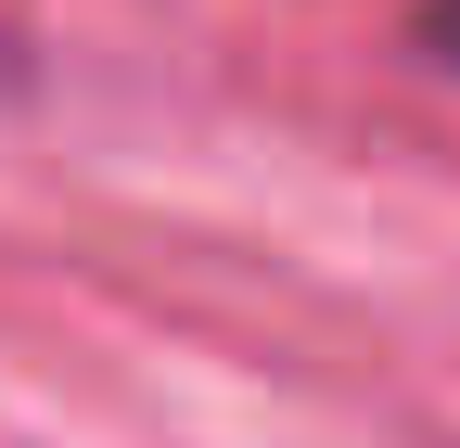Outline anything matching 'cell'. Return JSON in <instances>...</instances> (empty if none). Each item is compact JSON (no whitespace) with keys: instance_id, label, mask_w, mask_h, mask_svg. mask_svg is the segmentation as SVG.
I'll use <instances>...</instances> for the list:
<instances>
[{"instance_id":"cell-1","label":"cell","mask_w":460,"mask_h":448,"mask_svg":"<svg viewBox=\"0 0 460 448\" xmlns=\"http://www.w3.org/2000/svg\"><path fill=\"white\" fill-rule=\"evenodd\" d=\"M422 51H435L447 77H460V0H422Z\"/></svg>"}]
</instances>
